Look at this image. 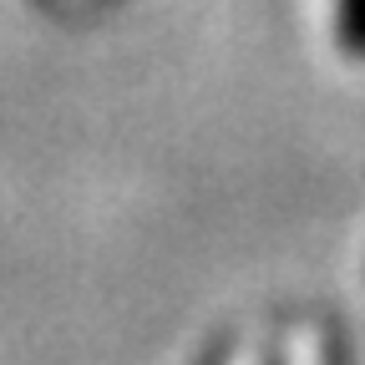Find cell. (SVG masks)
<instances>
[{"instance_id":"obj_1","label":"cell","mask_w":365,"mask_h":365,"mask_svg":"<svg viewBox=\"0 0 365 365\" xmlns=\"http://www.w3.org/2000/svg\"><path fill=\"white\" fill-rule=\"evenodd\" d=\"M340 41L345 51L365 56V0H340Z\"/></svg>"}]
</instances>
